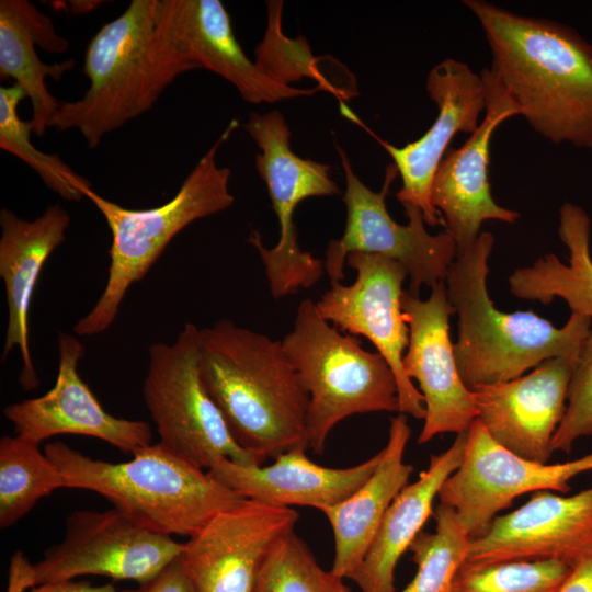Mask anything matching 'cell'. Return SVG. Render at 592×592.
<instances>
[{"mask_svg": "<svg viewBox=\"0 0 592 592\" xmlns=\"http://www.w3.org/2000/svg\"><path fill=\"white\" fill-rule=\"evenodd\" d=\"M590 225L582 207L565 203L559 209L558 236L569 251V264L553 253L540 257L533 265L514 270L508 280L510 292L544 305L559 297L571 312L592 319Z\"/></svg>", "mask_w": 592, "mask_h": 592, "instance_id": "obj_27", "label": "cell"}, {"mask_svg": "<svg viewBox=\"0 0 592 592\" xmlns=\"http://www.w3.org/2000/svg\"><path fill=\"white\" fill-rule=\"evenodd\" d=\"M84 346L79 339L58 337V372L52 389L41 397L18 401L3 409L15 434L41 443L59 434L96 437L132 454L151 444L150 424L116 418L95 398L78 371Z\"/></svg>", "mask_w": 592, "mask_h": 592, "instance_id": "obj_20", "label": "cell"}, {"mask_svg": "<svg viewBox=\"0 0 592 592\" xmlns=\"http://www.w3.org/2000/svg\"><path fill=\"white\" fill-rule=\"evenodd\" d=\"M411 435L406 414L390 421L388 441L369 478L338 504L323 509L334 537V558L331 571L350 579L361 566L374 540L383 517L408 485L413 466L403 460Z\"/></svg>", "mask_w": 592, "mask_h": 592, "instance_id": "obj_24", "label": "cell"}, {"mask_svg": "<svg viewBox=\"0 0 592 592\" xmlns=\"http://www.w3.org/2000/svg\"><path fill=\"white\" fill-rule=\"evenodd\" d=\"M184 543L144 528L117 509L78 510L66 519L64 539L31 563L21 551L10 561L5 592L98 574L144 584L179 558Z\"/></svg>", "mask_w": 592, "mask_h": 592, "instance_id": "obj_8", "label": "cell"}, {"mask_svg": "<svg viewBox=\"0 0 592 592\" xmlns=\"http://www.w3.org/2000/svg\"><path fill=\"white\" fill-rule=\"evenodd\" d=\"M571 567L560 560L465 561L453 592H556Z\"/></svg>", "mask_w": 592, "mask_h": 592, "instance_id": "obj_32", "label": "cell"}, {"mask_svg": "<svg viewBox=\"0 0 592 592\" xmlns=\"http://www.w3.org/2000/svg\"><path fill=\"white\" fill-rule=\"evenodd\" d=\"M464 4L479 21L491 69L520 115L549 141L592 152V44L563 23L483 0Z\"/></svg>", "mask_w": 592, "mask_h": 592, "instance_id": "obj_1", "label": "cell"}, {"mask_svg": "<svg viewBox=\"0 0 592 592\" xmlns=\"http://www.w3.org/2000/svg\"><path fill=\"white\" fill-rule=\"evenodd\" d=\"M44 452L66 488L96 492L137 525L163 535L191 537L214 515L246 499L160 442L123 463L93 459L60 441Z\"/></svg>", "mask_w": 592, "mask_h": 592, "instance_id": "obj_5", "label": "cell"}, {"mask_svg": "<svg viewBox=\"0 0 592 592\" xmlns=\"http://www.w3.org/2000/svg\"><path fill=\"white\" fill-rule=\"evenodd\" d=\"M71 4V12L73 14L83 13L87 11L93 10L94 7L99 5L100 1H75Z\"/></svg>", "mask_w": 592, "mask_h": 592, "instance_id": "obj_37", "label": "cell"}, {"mask_svg": "<svg viewBox=\"0 0 592 592\" xmlns=\"http://www.w3.org/2000/svg\"><path fill=\"white\" fill-rule=\"evenodd\" d=\"M466 437L467 432L456 434L446 451L431 455L418 479L394 499L361 566L351 578L361 592H396L397 563L433 515L434 499L462 463Z\"/></svg>", "mask_w": 592, "mask_h": 592, "instance_id": "obj_25", "label": "cell"}, {"mask_svg": "<svg viewBox=\"0 0 592 592\" xmlns=\"http://www.w3.org/2000/svg\"><path fill=\"white\" fill-rule=\"evenodd\" d=\"M433 516L434 532H421L409 548L417 572L401 592H453L455 576L467 558L470 537L451 506L440 503Z\"/></svg>", "mask_w": 592, "mask_h": 592, "instance_id": "obj_30", "label": "cell"}, {"mask_svg": "<svg viewBox=\"0 0 592 592\" xmlns=\"http://www.w3.org/2000/svg\"><path fill=\"white\" fill-rule=\"evenodd\" d=\"M198 332L186 322L172 343L159 342L148 349L143 397L160 443L205 470L221 457L260 465L235 441L202 382Z\"/></svg>", "mask_w": 592, "mask_h": 592, "instance_id": "obj_10", "label": "cell"}, {"mask_svg": "<svg viewBox=\"0 0 592 592\" xmlns=\"http://www.w3.org/2000/svg\"><path fill=\"white\" fill-rule=\"evenodd\" d=\"M494 237L481 231L475 243L452 262L444 284L458 316L454 357L465 386L508 382L546 360L578 358L592 319L571 312L561 328L534 311L504 312L494 307L487 289Z\"/></svg>", "mask_w": 592, "mask_h": 592, "instance_id": "obj_4", "label": "cell"}, {"mask_svg": "<svg viewBox=\"0 0 592 592\" xmlns=\"http://www.w3.org/2000/svg\"><path fill=\"white\" fill-rule=\"evenodd\" d=\"M346 264L356 272L353 284L331 283L316 303L317 308L340 331L363 335L374 344L396 376L399 412L424 420L423 396L402 364L409 343V327L401 307L408 272L396 260L362 252L350 253Z\"/></svg>", "mask_w": 592, "mask_h": 592, "instance_id": "obj_13", "label": "cell"}, {"mask_svg": "<svg viewBox=\"0 0 592 592\" xmlns=\"http://www.w3.org/2000/svg\"><path fill=\"white\" fill-rule=\"evenodd\" d=\"M252 592H352L342 577L319 566L294 532L284 536L264 560Z\"/></svg>", "mask_w": 592, "mask_h": 592, "instance_id": "obj_31", "label": "cell"}, {"mask_svg": "<svg viewBox=\"0 0 592 592\" xmlns=\"http://www.w3.org/2000/svg\"><path fill=\"white\" fill-rule=\"evenodd\" d=\"M197 69L167 35L160 0H132L89 41L83 73L89 88L76 101H64L50 127L77 129L89 148L140 116L181 75Z\"/></svg>", "mask_w": 592, "mask_h": 592, "instance_id": "obj_3", "label": "cell"}, {"mask_svg": "<svg viewBox=\"0 0 592 592\" xmlns=\"http://www.w3.org/2000/svg\"><path fill=\"white\" fill-rule=\"evenodd\" d=\"M26 99L15 83L0 87V148L18 157L42 179L44 184L67 201H80L91 183L71 169L58 155L45 153L31 141L30 121L19 116V104Z\"/></svg>", "mask_w": 592, "mask_h": 592, "instance_id": "obj_29", "label": "cell"}, {"mask_svg": "<svg viewBox=\"0 0 592 592\" xmlns=\"http://www.w3.org/2000/svg\"><path fill=\"white\" fill-rule=\"evenodd\" d=\"M592 549V486L574 494L533 492L470 538L465 561L560 560L573 565Z\"/></svg>", "mask_w": 592, "mask_h": 592, "instance_id": "obj_18", "label": "cell"}, {"mask_svg": "<svg viewBox=\"0 0 592 592\" xmlns=\"http://www.w3.org/2000/svg\"><path fill=\"white\" fill-rule=\"evenodd\" d=\"M307 447H296L269 466L242 465L221 457L207 470L221 485L247 499L275 506L306 505L320 511L357 490L374 473L382 457L348 468H329L311 462Z\"/></svg>", "mask_w": 592, "mask_h": 592, "instance_id": "obj_23", "label": "cell"}, {"mask_svg": "<svg viewBox=\"0 0 592 592\" xmlns=\"http://www.w3.org/2000/svg\"><path fill=\"white\" fill-rule=\"evenodd\" d=\"M70 220L58 203L33 220L22 219L8 208L0 210V276L8 304L2 360L19 349L22 360L19 382L25 390L41 384L30 349L29 314L34 289L45 262L66 240Z\"/></svg>", "mask_w": 592, "mask_h": 592, "instance_id": "obj_22", "label": "cell"}, {"mask_svg": "<svg viewBox=\"0 0 592 592\" xmlns=\"http://www.w3.org/2000/svg\"><path fill=\"white\" fill-rule=\"evenodd\" d=\"M238 127L232 119L186 175L178 192L162 205L132 209L84 191L103 215L111 232L110 264L103 292L94 306L77 321L80 337L104 332L115 321L130 286L143 280L171 240L195 220L229 208L235 197L229 191L230 170L217 164L220 146Z\"/></svg>", "mask_w": 592, "mask_h": 592, "instance_id": "obj_6", "label": "cell"}, {"mask_svg": "<svg viewBox=\"0 0 592 592\" xmlns=\"http://www.w3.org/2000/svg\"><path fill=\"white\" fill-rule=\"evenodd\" d=\"M401 307L409 327L403 369L418 382L425 407L418 444L443 433L467 432L477 419V409L456 366L449 338V317L455 311L444 281L431 287L425 300L403 291Z\"/></svg>", "mask_w": 592, "mask_h": 592, "instance_id": "obj_16", "label": "cell"}, {"mask_svg": "<svg viewBox=\"0 0 592 592\" xmlns=\"http://www.w3.org/2000/svg\"><path fill=\"white\" fill-rule=\"evenodd\" d=\"M584 436H592V326L569 382L567 408L553 437V451L570 454Z\"/></svg>", "mask_w": 592, "mask_h": 592, "instance_id": "obj_33", "label": "cell"}, {"mask_svg": "<svg viewBox=\"0 0 592 592\" xmlns=\"http://www.w3.org/2000/svg\"><path fill=\"white\" fill-rule=\"evenodd\" d=\"M24 592H118L113 584L93 585L88 581L65 580L35 585Z\"/></svg>", "mask_w": 592, "mask_h": 592, "instance_id": "obj_36", "label": "cell"}, {"mask_svg": "<svg viewBox=\"0 0 592 592\" xmlns=\"http://www.w3.org/2000/svg\"><path fill=\"white\" fill-rule=\"evenodd\" d=\"M49 53H65L68 42L59 36L52 20L26 0L0 1V76L11 78L30 99L33 133L42 137L50 127L60 103L50 92L46 79L60 80L76 61L45 64L35 46Z\"/></svg>", "mask_w": 592, "mask_h": 592, "instance_id": "obj_26", "label": "cell"}, {"mask_svg": "<svg viewBox=\"0 0 592 592\" xmlns=\"http://www.w3.org/2000/svg\"><path fill=\"white\" fill-rule=\"evenodd\" d=\"M242 126L261 151L255 157L257 171L280 224V239L273 248L263 244L258 231H251L248 241L262 260L272 296L281 298L314 286L326 271L325 262L298 243L296 207L309 197L337 196L341 191L330 175L329 164L292 151V134L281 112H251Z\"/></svg>", "mask_w": 592, "mask_h": 592, "instance_id": "obj_9", "label": "cell"}, {"mask_svg": "<svg viewBox=\"0 0 592 592\" xmlns=\"http://www.w3.org/2000/svg\"><path fill=\"white\" fill-rule=\"evenodd\" d=\"M198 369L232 437L260 465L309 447V396L282 341L218 320L200 329Z\"/></svg>", "mask_w": 592, "mask_h": 592, "instance_id": "obj_2", "label": "cell"}, {"mask_svg": "<svg viewBox=\"0 0 592 592\" xmlns=\"http://www.w3.org/2000/svg\"><path fill=\"white\" fill-rule=\"evenodd\" d=\"M282 345L308 392V446L325 452L334 425L368 412H399L398 385L387 361L330 325L310 299L300 301Z\"/></svg>", "mask_w": 592, "mask_h": 592, "instance_id": "obj_7", "label": "cell"}, {"mask_svg": "<svg viewBox=\"0 0 592 592\" xmlns=\"http://www.w3.org/2000/svg\"><path fill=\"white\" fill-rule=\"evenodd\" d=\"M426 92L437 107V116L419 139L396 147L380 141L392 159L402 185L396 197L403 206L421 209L425 224L443 223L431 202L435 172L458 132L473 134L486 109L485 88L480 75L467 64L446 58L428 73Z\"/></svg>", "mask_w": 592, "mask_h": 592, "instance_id": "obj_19", "label": "cell"}, {"mask_svg": "<svg viewBox=\"0 0 592 592\" xmlns=\"http://www.w3.org/2000/svg\"><path fill=\"white\" fill-rule=\"evenodd\" d=\"M160 18L182 56L197 69L210 70L230 82L246 102L276 103L312 95L320 89L284 84L252 61L240 46L219 0H160Z\"/></svg>", "mask_w": 592, "mask_h": 592, "instance_id": "obj_21", "label": "cell"}, {"mask_svg": "<svg viewBox=\"0 0 592 592\" xmlns=\"http://www.w3.org/2000/svg\"><path fill=\"white\" fill-rule=\"evenodd\" d=\"M66 488L59 468L39 443L15 434L0 439V526L15 524L42 498Z\"/></svg>", "mask_w": 592, "mask_h": 592, "instance_id": "obj_28", "label": "cell"}, {"mask_svg": "<svg viewBox=\"0 0 592 592\" xmlns=\"http://www.w3.org/2000/svg\"><path fill=\"white\" fill-rule=\"evenodd\" d=\"M480 77L486 96L483 119L463 146L448 148L431 189L432 205L456 243V255L475 243L485 220L513 224L520 218V213L494 202L488 179L492 135L520 111L491 68H483Z\"/></svg>", "mask_w": 592, "mask_h": 592, "instance_id": "obj_15", "label": "cell"}, {"mask_svg": "<svg viewBox=\"0 0 592 592\" xmlns=\"http://www.w3.org/2000/svg\"><path fill=\"white\" fill-rule=\"evenodd\" d=\"M299 513L252 499L214 515L184 543L197 592H252L272 548L295 531Z\"/></svg>", "mask_w": 592, "mask_h": 592, "instance_id": "obj_14", "label": "cell"}, {"mask_svg": "<svg viewBox=\"0 0 592 592\" xmlns=\"http://www.w3.org/2000/svg\"><path fill=\"white\" fill-rule=\"evenodd\" d=\"M123 592H197L182 559V555L168 565L152 580L135 590Z\"/></svg>", "mask_w": 592, "mask_h": 592, "instance_id": "obj_34", "label": "cell"}, {"mask_svg": "<svg viewBox=\"0 0 592 592\" xmlns=\"http://www.w3.org/2000/svg\"><path fill=\"white\" fill-rule=\"evenodd\" d=\"M345 175L343 202L346 221L343 235L329 241L325 270L331 283L344 277V264L350 253L378 254L400 262L409 276V289L419 296L423 285L432 287L444 281L456 258V243L445 230L437 235L428 232L420 208L403 206L406 225L397 223L388 213L386 196L398 175L391 162L386 168L379 192L372 191L353 171L345 151L337 146Z\"/></svg>", "mask_w": 592, "mask_h": 592, "instance_id": "obj_11", "label": "cell"}, {"mask_svg": "<svg viewBox=\"0 0 592 592\" xmlns=\"http://www.w3.org/2000/svg\"><path fill=\"white\" fill-rule=\"evenodd\" d=\"M589 470L592 453L557 464L528 460L498 444L476 419L467 431L462 463L437 498L455 510L475 538L517 497L543 490L566 493L571 490L570 480Z\"/></svg>", "mask_w": 592, "mask_h": 592, "instance_id": "obj_12", "label": "cell"}, {"mask_svg": "<svg viewBox=\"0 0 592 592\" xmlns=\"http://www.w3.org/2000/svg\"><path fill=\"white\" fill-rule=\"evenodd\" d=\"M577 360L549 358L517 378L474 388L477 419L504 448L528 460L548 464Z\"/></svg>", "mask_w": 592, "mask_h": 592, "instance_id": "obj_17", "label": "cell"}, {"mask_svg": "<svg viewBox=\"0 0 592 592\" xmlns=\"http://www.w3.org/2000/svg\"><path fill=\"white\" fill-rule=\"evenodd\" d=\"M556 592H592V549L572 565Z\"/></svg>", "mask_w": 592, "mask_h": 592, "instance_id": "obj_35", "label": "cell"}]
</instances>
